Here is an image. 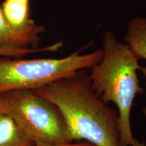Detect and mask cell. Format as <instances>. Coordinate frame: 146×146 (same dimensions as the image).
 <instances>
[{
  "label": "cell",
  "instance_id": "obj_13",
  "mask_svg": "<svg viewBox=\"0 0 146 146\" xmlns=\"http://www.w3.org/2000/svg\"><path fill=\"white\" fill-rule=\"evenodd\" d=\"M1 112V99H0V112Z\"/></svg>",
  "mask_w": 146,
  "mask_h": 146
},
{
  "label": "cell",
  "instance_id": "obj_14",
  "mask_svg": "<svg viewBox=\"0 0 146 146\" xmlns=\"http://www.w3.org/2000/svg\"><path fill=\"white\" fill-rule=\"evenodd\" d=\"M23 1H30V0H23Z\"/></svg>",
  "mask_w": 146,
  "mask_h": 146
},
{
  "label": "cell",
  "instance_id": "obj_2",
  "mask_svg": "<svg viewBox=\"0 0 146 146\" xmlns=\"http://www.w3.org/2000/svg\"><path fill=\"white\" fill-rule=\"evenodd\" d=\"M103 56L91 68L90 78L96 94L106 104L112 102L118 108L120 145L131 146L134 141L131 114L135 98L143 93L138 79L141 67L139 60L125 43L111 31L104 35Z\"/></svg>",
  "mask_w": 146,
  "mask_h": 146
},
{
  "label": "cell",
  "instance_id": "obj_10",
  "mask_svg": "<svg viewBox=\"0 0 146 146\" xmlns=\"http://www.w3.org/2000/svg\"><path fill=\"white\" fill-rule=\"evenodd\" d=\"M55 146H96L93 143H90L88 141H75L73 143L65 144V145H55Z\"/></svg>",
  "mask_w": 146,
  "mask_h": 146
},
{
  "label": "cell",
  "instance_id": "obj_4",
  "mask_svg": "<svg viewBox=\"0 0 146 146\" xmlns=\"http://www.w3.org/2000/svg\"><path fill=\"white\" fill-rule=\"evenodd\" d=\"M80 52L58 59L25 60L0 56V94L39 89L77 71L91 68L103 56L102 50L86 54Z\"/></svg>",
  "mask_w": 146,
  "mask_h": 146
},
{
  "label": "cell",
  "instance_id": "obj_9",
  "mask_svg": "<svg viewBox=\"0 0 146 146\" xmlns=\"http://www.w3.org/2000/svg\"><path fill=\"white\" fill-rule=\"evenodd\" d=\"M44 52L45 48L37 49H0V56L21 58L27 55L38 52Z\"/></svg>",
  "mask_w": 146,
  "mask_h": 146
},
{
  "label": "cell",
  "instance_id": "obj_1",
  "mask_svg": "<svg viewBox=\"0 0 146 146\" xmlns=\"http://www.w3.org/2000/svg\"><path fill=\"white\" fill-rule=\"evenodd\" d=\"M58 108L74 141L120 146L118 115L96 94L87 70L35 89Z\"/></svg>",
  "mask_w": 146,
  "mask_h": 146
},
{
  "label": "cell",
  "instance_id": "obj_5",
  "mask_svg": "<svg viewBox=\"0 0 146 146\" xmlns=\"http://www.w3.org/2000/svg\"><path fill=\"white\" fill-rule=\"evenodd\" d=\"M45 28L39 26L31 30L14 29L3 15L0 4V49H37Z\"/></svg>",
  "mask_w": 146,
  "mask_h": 146
},
{
  "label": "cell",
  "instance_id": "obj_11",
  "mask_svg": "<svg viewBox=\"0 0 146 146\" xmlns=\"http://www.w3.org/2000/svg\"><path fill=\"white\" fill-rule=\"evenodd\" d=\"M131 146H146V143L145 141H140L135 138L133 145Z\"/></svg>",
  "mask_w": 146,
  "mask_h": 146
},
{
  "label": "cell",
  "instance_id": "obj_3",
  "mask_svg": "<svg viewBox=\"0 0 146 146\" xmlns=\"http://www.w3.org/2000/svg\"><path fill=\"white\" fill-rule=\"evenodd\" d=\"M1 112L13 119L35 146L75 142L62 112L54 104L34 90L0 94Z\"/></svg>",
  "mask_w": 146,
  "mask_h": 146
},
{
  "label": "cell",
  "instance_id": "obj_7",
  "mask_svg": "<svg viewBox=\"0 0 146 146\" xmlns=\"http://www.w3.org/2000/svg\"><path fill=\"white\" fill-rule=\"evenodd\" d=\"M124 40L139 60H146V17H135L129 22Z\"/></svg>",
  "mask_w": 146,
  "mask_h": 146
},
{
  "label": "cell",
  "instance_id": "obj_8",
  "mask_svg": "<svg viewBox=\"0 0 146 146\" xmlns=\"http://www.w3.org/2000/svg\"><path fill=\"white\" fill-rule=\"evenodd\" d=\"M0 146H35L15 121L5 113L0 112Z\"/></svg>",
  "mask_w": 146,
  "mask_h": 146
},
{
  "label": "cell",
  "instance_id": "obj_12",
  "mask_svg": "<svg viewBox=\"0 0 146 146\" xmlns=\"http://www.w3.org/2000/svg\"><path fill=\"white\" fill-rule=\"evenodd\" d=\"M141 70L142 73H143L144 77H145V80H146V66L143 67V68H141ZM143 114L145 115V116H146V106L143 109Z\"/></svg>",
  "mask_w": 146,
  "mask_h": 146
},
{
  "label": "cell",
  "instance_id": "obj_6",
  "mask_svg": "<svg viewBox=\"0 0 146 146\" xmlns=\"http://www.w3.org/2000/svg\"><path fill=\"white\" fill-rule=\"evenodd\" d=\"M1 5L5 19L14 29L31 30L39 26L31 18L30 1L4 0Z\"/></svg>",
  "mask_w": 146,
  "mask_h": 146
}]
</instances>
